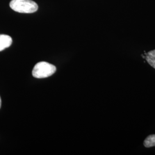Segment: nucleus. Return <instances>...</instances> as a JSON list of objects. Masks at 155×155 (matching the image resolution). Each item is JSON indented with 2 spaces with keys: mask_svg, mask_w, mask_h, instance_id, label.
Segmentation results:
<instances>
[{
  "mask_svg": "<svg viewBox=\"0 0 155 155\" xmlns=\"http://www.w3.org/2000/svg\"><path fill=\"white\" fill-rule=\"evenodd\" d=\"M56 70L55 66L53 64L45 61H41L34 67L32 75L36 78H45L52 75Z\"/></svg>",
  "mask_w": 155,
  "mask_h": 155,
  "instance_id": "nucleus-2",
  "label": "nucleus"
},
{
  "mask_svg": "<svg viewBox=\"0 0 155 155\" xmlns=\"http://www.w3.org/2000/svg\"><path fill=\"white\" fill-rule=\"evenodd\" d=\"M144 146L145 148H149L155 147V134H150L144 140Z\"/></svg>",
  "mask_w": 155,
  "mask_h": 155,
  "instance_id": "nucleus-5",
  "label": "nucleus"
},
{
  "mask_svg": "<svg viewBox=\"0 0 155 155\" xmlns=\"http://www.w3.org/2000/svg\"><path fill=\"white\" fill-rule=\"evenodd\" d=\"M145 59L150 66L155 69V50L150 51L145 53Z\"/></svg>",
  "mask_w": 155,
  "mask_h": 155,
  "instance_id": "nucleus-4",
  "label": "nucleus"
},
{
  "mask_svg": "<svg viewBox=\"0 0 155 155\" xmlns=\"http://www.w3.org/2000/svg\"><path fill=\"white\" fill-rule=\"evenodd\" d=\"M12 44L11 37L6 35H0V51L9 47Z\"/></svg>",
  "mask_w": 155,
  "mask_h": 155,
  "instance_id": "nucleus-3",
  "label": "nucleus"
},
{
  "mask_svg": "<svg viewBox=\"0 0 155 155\" xmlns=\"http://www.w3.org/2000/svg\"><path fill=\"white\" fill-rule=\"evenodd\" d=\"M1 97H0V108H1Z\"/></svg>",
  "mask_w": 155,
  "mask_h": 155,
  "instance_id": "nucleus-6",
  "label": "nucleus"
},
{
  "mask_svg": "<svg viewBox=\"0 0 155 155\" xmlns=\"http://www.w3.org/2000/svg\"><path fill=\"white\" fill-rule=\"evenodd\" d=\"M9 5L14 11L21 13H32L38 9V4L32 0H12Z\"/></svg>",
  "mask_w": 155,
  "mask_h": 155,
  "instance_id": "nucleus-1",
  "label": "nucleus"
}]
</instances>
